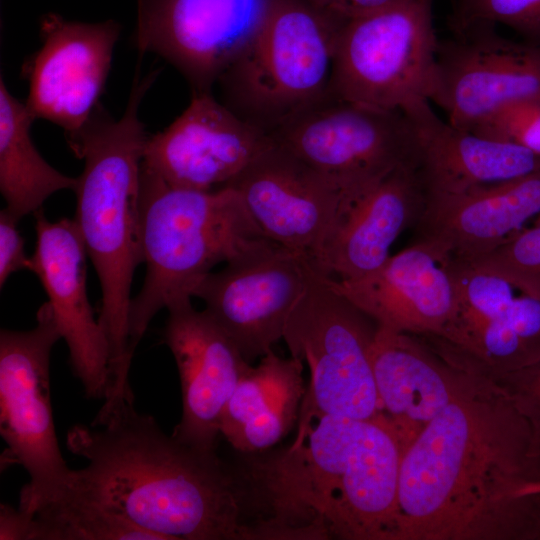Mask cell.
I'll return each mask as SVG.
<instances>
[{
    "label": "cell",
    "mask_w": 540,
    "mask_h": 540,
    "mask_svg": "<svg viewBox=\"0 0 540 540\" xmlns=\"http://www.w3.org/2000/svg\"><path fill=\"white\" fill-rule=\"evenodd\" d=\"M370 361L380 413L402 451L459 394L470 376L419 336L378 326Z\"/></svg>",
    "instance_id": "20"
},
{
    "label": "cell",
    "mask_w": 540,
    "mask_h": 540,
    "mask_svg": "<svg viewBox=\"0 0 540 540\" xmlns=\"http://www.w3.org/2000/svg\"><path fill=\"white\" fill-rule=\"evenodd\" d=\"M36 243L30 271L40 280L69 362L90 399H105L110 381V348L87 293L86 248L73 219L50 221L34 214Z\"/></svg>",
    "instance_id": "18"
},
{
    "label": "cell",
    "mask_w": 540,
    "mask_h": 540,
    "mask_svg": "<svg viewBox=\"0 0 540 540\" xmlns=\"http://www.w3.org/2000/svg\"><path fill=\"white\" fill-rule=\"evenodd\" d=\"M325 15L338 20L361 16L400 0H306Z\"/></svg>",
    "instance_id": "32"
},
{
    "label": "cell",
    "mask_w": 540,
    "mask_h": 540,
    "mask_svg": "<svg viewBox=\"0 0 540 540\" xmlns=\"http://www.w3.org/2000/svg\"><path fill=\"white\" fill-rule=\"evenodd\" d=\"M540 446L494 380L471 373L403 451L392 540H537Z\"/></svg>",
    "instance_id": "1"
},
{
    "label": "cell",
    "mask_w": 540,
    "mask_h": 540,
    "mask_svg": "<svg viewBox=\"0 0 540 540\" xmlns=\"http://www.w3.org/2000/svg\"><path fill=\"white\" fill-rule=\"evenodd\" d=\"M540 97V45L474 26L439 39L430 103L471 131L503 108Z\"/></svg>",
    "instance_id": "13"
},
{
    "label": "cell",
    "mask_w": 540,
    "mask_h": 540,
    "mask_svg": "<svg viewBox=\"0 0 540 540\" xmlns=\"http://www.w3.org/2000/svg\"><path fill=\"white\" fill-rule=\"evenodd\" d=\"M471 131L517 145L540 157V97L513 103Z\"/></svg>",
    "instance_id": "28"
},
{
    "label": "cell",
    "mask_w": 540,
    "mask_h": 540,
    "mask_svg": "<svg viewBox=\"0 0 540 540\" xmlns=\"http://www.w3.org/2000/svg\"><path fill=\"white\" fill-rule=\"evenodd\" d=\"M158 75H136L123 115L115 119L99 102L88 120L66 134L84 162L73 190L75 225L101 288L99 323L110 348V387H130L129 312L134 272L143 263L140 180L148 134L139 118L141 101Z\"/></svg>",
    "instance_id": "4"
},
{
    "label": "cell",
    "mask_w": 540,
    "mask_h": 540,
    "mask_svg": "<svg viewBox=\"0 0 540 540\" xmlns=\"http://www.w3.org/2000/svg\"><path fill=\"white\" fill-rule=\"evenodd\" d=\"M31 540H162L111 508L64 489L37 509Z\"/></svg>",
    "instance_id": "26"
},
{
    "label": "cell",
    "mask_w": 540,
    "mask_h": 540,
    "mask_svg": "<svg viewBox=\"0 0 540 540\" xmlns=\"http://www.w3.org/2000/svg\"><path fill=\"white\" fill-rule=\"evenodd\" d=\"M36 319L30 330L0 331V434L10 460L30 477L18 507L30 516L64 489L71 471L58 445L50 400V356L62 338L47 302Z\"/></svg>",
    "instance_id": "9"
},
{
    "label": "cell",
    "mask_w": 540,
    "mask_h": 540,
    "mask_svg": "<svg viewBox=\"0 0 540 540\" xmlns=\"http://www.w3.org/2000/svg\"><path fill=\"white\" fill-rule=\"evenodd\" d=\"M269 137L349 197L396 168L417 162L413 128L404 111L375 108L331 92Z\"/></svg>",
    "instance_id": "10"
},
{
    "label": "cell",
    "mask_w": 540,
    "mask_h": 540,
    "mask_svg": "<svg viewBox=\"0 0 540 540\" xmlns=\"http://www.w3.org/2000/svg\"><path fill=\"white\" fill-rule=\"evenodd\" d=\"M426 197L417 162L396 168L349 200L317 266L338 280L376 270L400 234L418 221Z\"/></svg>",
    "instance_id": "21"
},
{
    "label": "cell",
    "mask_w": 540,
    "mask_h": 540,
    "mask_svg": "<svg viewBox=\"0 0 540 540\" xmlns=\"http://www.w3.org/2000/svg\"><path fill=\"white\" fill-rule=\"evenodd\" d=\"M530 423L540 446V359L494 380Z\"/></svg>",
    "instance_id": "30"
},
{
    "label": "cell",
    "mask_w": 540,
    "mask_h": 540,
    "mask_svg": "<svg viewBox=\"0 0 540 540\" xmlns=\"http://www.w3.org/2000/svg\"><path fill=\"white\" fill-rule=\"evenodd\" d=\"M120 31L114 20L85 23L55 13L41 19V46L21 73L34 120H48L65 135L83 126L99 103Z\"/></svg>",
    "instance_id": "15"
},
{
    "label": "cell",
    "mask_w": 540,
    "mask_h": 540,
    "mask_svg": "<svg viewBox=\"0 0 540 540\" xmlns=\"http://www.w3.org/2000/svg\"><path fill=\"white\" fill-rule=\"evenodd\" d=\"M34 122L25 102L8 90L0 77V191L6 207L21 219L34 214L61 190H74L77 178L52 167L35 147L30 133Z\"/></svg>",
    "instance_id": "25"
},
{
    "label": "cell",
    "mask_w": 540,
    "mask_h": 540,
    "mask_svg": "<svg viewBox=\"0 0 540 540\" xmlns=\"http://www.w3.org/2000/svg\"><path fill=\"white\" fill-rule=\"evenodd\" d=\"M455 259L443 242L422 236L369 274L332 282L378 326L438 337L456 307Z\"/></svg>",
    "instance_id": "17"
},
{
    "label": "cell",
    "mask_w": 540,
    "mask_h": 540,
    "mask_svg": "<svg viewBox=\"0 0 540 540\" xmlns=\"http://www.w3.org/2000/svg\"><path fill=\"white\" fill-rule=\"evenodd\" d=\"M162 333L179 374L182 415L172 436L203 451H216L224 409L248 363L233 341L191 299L167 308Z\"/></svg>",
    "instance_id": "19"
},
{
    "label": "cell",
    "mask_w": 540,
    "mask_h": 540,
    "mask_svg": "<svg viewBox=\"0 0 540 540\" xmlns=\"http://www.w3.org/2000/svg\"><path fill=\"white\" fill-rule=\"evenodd\" d=\"M20 219L7 208L0 212V287L9 276L23 269H30L31 257L25 253L24 239L18 229Z\"/></svg>",
    "instance_id": "31"
},
{
    "label": "cell",
    "mask_w": 540,
    "mask_h": 540,
    "mask_svg": "<svg viewBox=\"0 0 540 540\" xmlns=\"http://www.w3.org/2000/svg\"><path fill=\"white\" fill-rule=\"evenodd\" d=\"M227 186L262 234L317 263L351 197L273 141ZM317 265V264H316Z\"/></svg>",
    "instance_id": "14"
},
{
    "label": "cell",
    "mask_w": 540,
    "mask_h": 540,
    "mask_svg": "<svg viewBox=\"0 0 540 540\" xmlns=\"http://www.w3.org/2000/svg\"><path fill=\"white\" fill-rule=\"evenodd\" d=\"M140 214L146 274L130 304L132 355L161 309L192 299L196 286L217 264L264 236L234 188H177L142 165Z\"/></svg>",
    "instance_id": "5"
},
{
    "label": "cell",
    "mask_w": 540,
    "mask_h": 540,
    "mask_svg": "<svg viewBox=\"0 0 540 540\" xmlns=\"http://www.w3.org/2000/svg\"><path fill=\"white\" fill-rule=\"evenodd\" d=\"M540 279V224L492 251L474 259H465Z\"/></svg>",
    "instance_id": "29"
},
{
    "label": "cell",
    "mask_w": 540,
    "mask_h": 540,
    "mask_svg": "<svg viewBox=\"0 0 540 540\" xmlns=\"http://www.w3.org/2000/svg\"><path fill=\"white\" fill-rule=\"evenodd\" d=\"M402 454L382 414L325 415L237 466L263 540H392Z\"/></svg>",
    "instance_id": "3"
},
{
    "label": "cell",
    "mask_w": 540,
    "mask_h": 540,
    "mask_svg": "<svg viewBox=\"0 0 540 540\" xmlns=\"http://www.w3.org/2000/svg\"><path fill=\"white\" fill-rule=\"evenodd\" d=\"M452 32L503 25L520 39L540 45V0H454Z\"/></svg>",
    "instance_id": "27"
},
{
    "label": "cell",
    "mask_w": 540,
    "mask_h": 540,
    "mask_svg": "<svg viewBox=\"0 0 540 540\" xmlns=\"http://www.w3.org/2000/svg\"><path fill=\"white\" fill-rule=\"evenodd\" d=\"M415 137L417 165L427 195H460L540 169V157L517 145L460 129L427 100L403 110Z\"/></svg>",
    "instance_id": "22"
},
{
    "label": "cell",
    "mask_w": 540,
    "mask_h": 540,
    "mask_svg": "<svg viewBox=\"0 0 540 540\" xmlns=\"http://www.w3.org/2000/svg\"><path fill=\"white\" fill-rule=\"evenodd\" d=\"M271 142L212 92L192 93L168 127L148 135L142 168L173 187L215 190L227 186Z\"/></svg>",
    "instance_id": "16"
},
{
    "label": "cell",
    "mask_w": 540,
    "mask_h": 540,
    "mask_svg": "<svg viewBox=\"0 0 540 540\" xmlns=\"http://www.w3.org/2000/svg\"><path fill=\"white\" fill-rule=\"evenodd\" d=\"M303 362L273 350L248 364L224 409L220 434L243 454L277 444L296 424L306 387Z\"/></svg>",
    "instance_id": "24"
},
{
    "label": "cell",
    "mask_w": 540,
    "mask_h": 540,
    "mask_svg": "<svg viewBox=\"0 0 540 540\" xmlns=\"http://www.w3.org/2000/svg\"><path fill=\"white\" fill-rule=\"evenodd\" d=\"M33 516L8 504L0 506V539L30 540Z\"/></svg>",
    "instance_id": "33"
},
{
    "label": "cell",
    "mask_w": 540,
    "mask_h": 540,
    "mask_svg": "<svg viewBox=\"0 0 540 540\" xmlns=\"http://www.w3.org/2000/svg\"><path fill=\"white\" fill-rule=\"evenodd\" d=\"M422 236L443 242L460 259L491 253L540 224V169L460 195H427Z\"/></svg>",
    "instance_id": "23"
},
{
    "label": "cell",
    "mask_w": 540,
    "mask_h": 540,
    "mask_svg": "<svg viewBox=\"0 0 540 540\" xmlns=\"http://www.w3.org/2000/svg\"><path fill=\"white\" fill-rule=\"evenodd\" d=\"M439 38L432 0H400L339 26L330 92L403 111L434 88Z\"/></svg>",
    "instance_id": "8"
},
{
    "label": "cell",
    "mask_w": 540,
    "mask_h": 540,
    "mask_svg": "<svg viewBox=\"0 0 540 540\" xmlns=\"http://www.w3.org/2000/svg\"><path fill=\"white\" fill-rule=\"evenodd\" d=\"M332 280L320 268L314 270L283 333L290 356L310 370L297 432L320 416L370 419L381 414L370 361L378 325Z\"/></svg>",
    "instance_id": "7"
},
{
    "label": "cell",
    "mask_w": 540,
    "mask_h": 540,
    "mask_svg": "<svg viewBox=\"0 0 540 540\" xmlns=\"http://www.w3.org/2000/svg\"><path fill=\"white\" fill-rule=\"evenodd\" d=\"M343 22L306 0H275L259 30L217 80L219 101L269 135L330 93Z\"/></svg>",
    "instance_id": "6"
},
{
    "label": "cell",
    "mask_w": 540,
    "mask_h": 540,
    "mask_svg": "<svg viewBox=\"0 0 540 540\" xmlns=\"http://www.w3.org/2000/svg\"><path fill=\"white\" fill-rule=\"evenodd\" d=\"M318 266L264 236L249 243L193 291L244 359L261 358L283 338L287 319Z\"/></svg>",
    "instance_id": "11"
},
{
    "label": "cell",
    "mask_w": 540,
    "mask_h": 540,
    "mask_svg": "<svg viewBox=\"0 0 540 540\" xmlns=\"http://www.w3.org/2000/svg\"><path fill=\"white\" fill-rule=\"evenodd\" d=\"M275 0H138L134 45L174 66L192 93L212 92Z\"/></svg>",
    "instance_id": "12"
},
{
    "label": "cell",
    "mask_w": 540,
    "mask_h": 540,
    "mask_svg": "<svg viewBox=\"0 0 540 540\" xmlns=\"http://www.w3.org/2000/svg\"><path fill=\"white\" fill-rule=\"evenodd\" d=\"M66 445L88 464L71 469L64 489L162 540H262L238 466L165 434L133 402L101 426L74 425Z\"/></svg>",
    "instance_id": "2"
},
{
    "label": "cell",
    "mask_w": 540,
    "mask_h": 540,
    "mask_svg": "<svg viewBox=\"0 0 540 540\" xmlns=\"http://www.w3.org/2000/svg\"><path fill=\"white\" fill-rule=\"evenodd\" d=\"M537 540H540V525H539V529H538V536H537Z\"/></svg>",
    "instance_id": "34"
}]
</instances>
